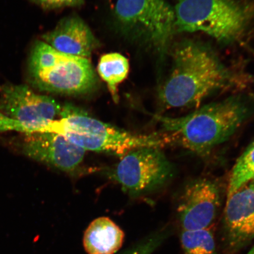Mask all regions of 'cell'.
Masks as SVG:
<instances>
[{"instance_id": "obj_1", "label": "cell", "mask_w": 254, "mask_h": 254, "mask_svg": "<svg viewBox=\"0 0 254 254\" xmlns=\"http://www.w3.org/2000/svg\"><path fill=\"white\" fill-rule=\"evenodd\" d=\"M171 52L170 74L158 93L164 109L198 107L218 91L246 85L243 75L225 65L207 44L184 40Z\"/></svg>"}, {"instance_id": "obj_2", "label": "cell", "mask_w": 254, "mask_h": 254, "mask_svg": "<svg viewBox=\"0 0 254 254\" xmlns=\"http://www.w3.org/2000/svg\"><path fill=\"white\" fill-rule=\"evenodd\" d=\"M250 111L245 98L235 95L205 105L186 116L155 117L171 145L204 155L230 139L249 118Z\"/></svg>"}, {"instance_id": "obj_3", "label": "cell", "mask_w": 254, "mask_h": 254, "mask_svg": "<svg viewBox=\"0 0 254 254\" xmlns=\"http://www.w3.org/2000/svg\"><path fill=\"white\" fill-rule=\"evenodd\" d=\"M60 116L41 132L61 134L85 151L125 156L135 149L170 145L166 134L137 135L101 122L71 103L62 107Z\"/></svg>"}, {"instance_id": "obj_4", "label": "cell", "mask_w": 254, "mask_h": 254, "mask_svg": "<svg viewBox=\"0 0 254 254\" xmlns=\"http://www.w3.org/2000/svg\"><path fill=\"white\" fill-rule=\"evenodd\" d=\"M176 32L202 33L224 45L240 43L254 25L253 0H177Z\"/></svg>"}, {"instance_id": "obj_5", "label": "cell", "mask_w": 254, "mask_h": 254, "mask_svg": "<svg viewBox=\"0 0 254 254\" xmlns=\"http://www.w3.org/2000/svg\"><path fill=\"white\" fill-rule=\"evenodd\" d=\"M28 72L31 85L47 93L80 96L99 85L90 60L60 52L43 41L32 48Z\"/></svg>"}, {"instance_id": "obj_6", "label": "cell", "mask_w": 254, "mask_h": 254, "mask_svg": "<svg viewBox=\"0 0 254 254\" xmlns=\"http://www.w3.org/2000/svg\"><path fill=\"white\" fill-rule=\"evenodd\" d=\"M114 18L127 40L161 59L167 55L176 32L174 8L167 0H117Z\"/></svg>"}, {"instance_id": "obj_7", "label": "cell", "mask_w": 254, "mask_h": 254, "mask_svg": "<svg viewBox=\"0 0 254 254\" xmlns=\"http://www.w3.org/2000/svg\"><path fill=\"white\" fill-rule=\"evenodd\" d=\"M62 107L53 98L38 94L27 85H0V113L9 119L10 131H42L60 116Z\"/></svg>"}, {"instance_id": "obj_8", "label": "cell", "mask_w": 254, "mask_h": 254, "mask_svg": "<svg viewBox=\"0 0 254 254\" xmlns=\"http://www.w3.org/2000/svg\"><path fill=\"white\" fill-rule=\"evenodd\" d=\"M172 171L161 148L142 147L128 152L108 174L124 191L134 197L163 185Z\"/></svg>"}, {"instance_id": "obj_9", "label": "cell", "mask_w": 254, "mask_h": 254, "mask_svg": "<svg viewBox=\"0 0 254 254\" xmlns=\"http://www.w3.org/2000/svg\"><path fill=\"white\" fill-rule=\"evenodd\" d=\"M221 205L220 190L210 180L190 183L184 189L177 206L182 230L211 228Z\"/></svg>"}, {"instance_id": "obj_10", "label": "cell", "mask_w": 254, "mask_h": 254, "mask_svg": "<svg viewBox=\"0 0 254 254\" xmlns=\"http://www.w3.org/2000/svg\"><path fill=\"white\" fill-rule=\"evenodd\" d=\"M21 148L24 154L33 160L65 172L77 169L86 151L65 136L53 132L26 134Z\"/></svg>"}, {"instance_id": "obj_11", "label": "cell", "mask_w": 254, "mask_h": 254, "mask_svg": "<svg viewBox=\"0 0 254 254\" xmlns=\"http://www.w3.org/2000/svg\"><path fill=\"white\" fill-rule=\"evenodd\" d=\"M224 233L231 252H237L254 238V182L246 184L227 198Z\"/></svg>"}, {"instance_id": "obj_12", "label": "cell", "mask_w": 254, "mask_h": 254, "mask_svg": "<svg viewBox=\"0 0 254 254\" xmlns=\"http://www.w3.org/2000/svg\"><path fill=\"white\" fill-rule=\"evenodd\" d=\"M44 42L66 55L88 58L100 42L84 20L77 15L64 18L52 31L42 36Z\"/></svg>"}, {"instance_id": "obj_13", "label": "cell", "mask_w": 254, "mask_h": 254, "mask_svg": "<svg viewBox=\"0 0 254 254\" xmlns=\"http://www.w3.org/2000/svg\"><path fill=\"white\" fill-rule=\"evenodd\" d=\"M125 233L108 217L95 219L85 231L83 244L88 254H114L122 247Z\"/></svg>"}, {"instance_id": "obj_14", "label": "cell", "mask_w": 254, "mask_h": 254, "mask_svg": "<svg viewBox=\"0 0 254 254\" xmlns=\"http://www.w3.org/2000/svg\"><path fill=\"white\" fill-rule=\"evenodd\" d=\"M128 59L120 53H112L101 56L98 65V72L106 82L115 103L119 101L118 86L128 76Z\"/></svg>"}, {"instance_id": "obj_15", "label": "cell", "mask_w": 254, "mask_h": 254, "mask_svg": "<svg viewBox=\"0 0 254 254\" xmlns=\"http://www.w3.org/2000/svg\"><path fill=\"white\" fill-rule=\"evenodd\" d=\"M254 182V141L238 158L228 182L227 198L246 184Z\"/></svg>"}, {"instance_id": "obj_16", "label": "cell", "mask_w": 254, "mask_h": 254, "mask_svg": "<svg viewBox=\"0 0 254 254\" xmlns=\"http://www.w3.org/2000/svg\"><path fill=\"white\" fill-rule=\"evenodd\" d=\"M180 241L184 254H217L214 234L211 228L182 230Z\"/></svg>"}, {"instance_id": "obj_17", "label": "cell", "mask_w": 254, "mask_h": 254, "mask_svg": "<svg viewBox=\"0 0 254 254\" xmlns=\"http://www.w3.org/2000/svg\"><path fill=\"white\" fill-rule=\"evenodd\" d=\"M34 4L46 10L65 7H78L83 5L85 0H28Z\"/></svg>"}, {"instance_id": "obj_18", "label": "cell", "mask_w": 254, "mask_h": 254, "mask_svg": "<svg viewBox=\"0 0 254 254\" xmlns=\"http://www.w3.org/2000/svg\"><path fill=\"white\" fill-rule=\"evenodd\" d=\"M156 240H151L150 243L145 244V246L141 247V249L138 250L136 252L131 254H150L155 247L157 246L158 243Z\"/></svg>"}, {"instance_id": "obj_19", "label": "cell", "mask_w": 254, "mask_h": 254, "mask_svg": "<svg viewBox=\"0 0 254 254\" xmlns=\"http://www.w3.org/2000/svg\"><path fill=\"white\" fill-rule=\"evenodd\" d=\"M245 254H254V245Z\"/></svg>"}]
</instances>
